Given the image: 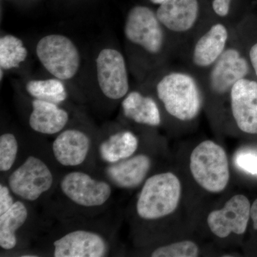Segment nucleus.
<instances>
[{"instance_id":"1","label":"nucleus","mask_w":257,"mask_h":257,"mask_svg":"<svg viewBox=\"0 0 257 257\" xmlns=\"http://www.w3.org/2000/svg\"><path fill=\"white\" fill-rule=\"evenodd\" d=\"M124 34L130 51L131 65L144 81L169 64L173 48L156 11L143 5L133 7L125 20Z\"/></svg>"},{"instance_id":"2","label":"nucleus","mask_w":257,"mask_h":257,"mask_svg":"<svg viewBox=\"0 0 257 257\" xmlns=\"http://www.w3.org/2000/svg\"><path fill=\"white\" fill-rule=\"evenodd\" d=\"M143 82V87L155 96L161 109L176 121H194L205 106L199 79L183 66L167 64Z\"/></svg>"},{"instance_id":"3","label":"nucleus","mask_w":257,"mask_h":257,"mask_svg":"<svg viewBox=\"0 0 257 257\" xmlns=\"http://www.w3.org/2000/svg\"><path fill=\"white\" fill-rule=\"evenodd\" d=\"M113 187L100 175L85 170L67 171L59 179L54 194L57 196V212L66 220L80 221L105 210L112 199Z\"/></svg>"},{"instance_id":"4","label":"nucleus","mask_w":257,"mask_h":257,"mask_svg":"<svg viewBox=\"0 0 257 257\" xmlns=\"http://www.w3.org/2000/svg\"><path fill=\"white\" fill-rule=\"evenodd\" d=\"M244 77H254L252 69L236 35L233 34L227 48L215 64L199 81L204 92L205 105L220 109L229 101L235 83ZM255 78V77H254Z\"/></svg>"},{"instance_id":"5","label":"nucleus","mask_w":257,"mask_h":257,"mask_svg":"<svg viewBox=\"0 0 257 257\" xmlns=\"http://www.w3.org/2000/svg\"><path fill=\"white\" fill-rule=\"evenodd\" d=\"M234 31L232 24L210 16L177 57L198 79L220 58Z\"/></svg>"},{"instance_id":"6","label":"nucleus","mask_w":257,"mask_h":257,"mask_svg":"<svg viewBox=\"0 0 257 257\" xmlns=\"http://www.w3.org/2000/svg\"><path fill=\"white\" fill-rule=\"evenodd\" d=\"M59 179L45 159L32 154L7 175L5 182L18 199L33 204L52 194Z\"/></svg>"},{"instance_id":"7","label":"nucleus","mask_w":257,"mask_h":257,"mask_svg":"<svg viewBox=\"0 0 257 257\" xmlns=\"http://www.w3.org/2000/svg\"><path fill=\"white\" fill-rule=\"evenodd\" d=\"M182 196V185L172 172H162L146 179L139 194L135 211L144 221H157L177 209Z\"/></svg>"},{"instance_id":"8","label":"nucleus","mask_w":257,"mask_h":257,"mask_svg":"<svg viewBox=\"0 0 257 257\" xmlns=\"http://www.w3.org/2000/svg\"><path fill=\"white\" fill-rule=\"evenodd\" d=\"M157 18L170 39L175 57L211 15H204L199 0H165L159 5Z\"/></svg>"},{"instance_id":"9","label":"nucleus","mask_w":257,"mask_h":257,"mask_svg":"<svg viewBox=\"0 0 257 257\" xmlns=\"http://www.w3.org/2000/svg\"><path fill=\"white\" fill-rule=\"evenodd\" d=\"M75 223L52 239L49 256L104 257L112 253V236L102 228Z\"/></svg>"},{"instance_id":"10","label":"nucleus","mask_w":257,"mask_h":257,"mask_svg":"<svg viewBox=\"0 0 257 257\" xmlns=\"http://www.w3.org/2000/svg\"><path fill=\"white\" fill-rule=\"evenodd\" d=\"M190 171L196 182L209 192H222L229 182L226 152L211 140L202 142L194 149L190 156Z\"/></svg>"},{"instance_id":"11","label":"nucleus","mask_w":257,"mask_h":257,"mask_svg":"<svg viewBox=\"0 0 257 257\" xmlns=\"http://www.w3.org/2000/svg\"><path fill=\"white\" fill-rule=\"evenodd\" d=\"M96 140L85 128H65L56 135L51 145V154L61 167L68 170H85L87 165L95 162Z\"/></svg>"},{"instance_id":"12","label":"nucleus","mask_w":257,"mask_h":257,"mask_svg":"<svg viewBox=\"0 0 257 257\" xmlns=\"http://www.w3.org/2000/svg\"><path fill=\"white\" fill-rule=\"evenodd\" d=\"M39 60L47 72L62 81L75 77L81 65V56L69 37L52 34L42 37L36 47Z\"/></svg>"},{"instance_id":"13","label":"nucleus","mask_w":257,"mask_h":257,"mask_svg":"<svg viewBox=\"0 0 257 257\" xmlns=\"http://www.w3.org/2000/svg\"><path fill=\"white\" fill-rule=\"evenodd\" d=\"M96 78L101 94L111 101L122 100L130 91L127 64L114 48H104L96 59Z\"/></svg>"},{"instance_id":"14","label":"nucleus","mask_w":257,"mask_h":257,"mask_svg":"<svg viewBox=\"0 0 257 257\" xmlns=\"http://www.w3.org/2000/svg\"><path fill=\"white\" fill-rule=\"evenodd\" d=\"M228 102L231 117L240 131L257 135V79L244 77L238 80Z\"/></svg>"},{"instance_id":"15","label":"nucleus","mask_w":257,"mask_h":257,"mask_svg":"<svg viewBox=\"0 0 257 257\" xmlns=\"http://www.w3.org/2000/svg\"><path fill=\"white\" fill-rule=\"evenodd\" d=\"M251 217V204L247 197L236 194L230 198L224 207L209 213L207 224L211 232L219 238L231 233L243 234Z\"/></svg>"},{"instance_id":"16","label":"nucleus","mask_w":257,"mask_h":257,"mask_svg":"<svg viewBox=\"0 0 257 257\" xmlns=\"http://www.w3.org/2000/svg\"><path fill=\"white\" fill-rule=\"evenodd\" d=\"M152 167V160L148 155L135 154L117 163L101 166L100 175L113 187L128 190L144 184Z\"/></svg>"},{"instance_id":"17","label":"nucleus","mask_w":257,"mask_h":257,"mask_svg":"<svg viewBox=\"0 0 257 257\" xmlns=\"http://www.w3.org/2000/svg\"><path fill=\"white\" fill-rule=\"evenodd\" d=\"M139 146L140 140L132 130H109L96 140L95 158L101 166L112 165L133 156Z\"/></svg>"},{"instance_id":"18","label":"nucleus","mask_w":257,"mask_h":257,"mask_svg":"<svg viewBox=\"0 0 257 257\" xmlns=\"http://www.w3.org/2000/svg\"><path fill=\"white\" fill-rule=\"evenodd\" d=\"M122 116L135 124L157 127L162 123V111L156 98L145 87L130 91L121 101Z\"/></svg>"},{"instance_id":"19","label":"nucleus","mask_w":257,"mask_h":257,"mask_svg":"<svg viewBox=\"0 0 257 257\" xmlns=\"http://www.w3.org/2000/svg\"><path fill=\"white\" fill-rule=\"evenodd\" d=\"M70 116L60 104L33 99L29 116V126L32 131L42 135H57L67 128Z\"/></svg>"},{"instance_id":"20","label":"nucleus","mask_w":257,"mask_h":257,"mask_svg":"<svg viewBox=\"0 0 257 257\" xmlns=\"http://www.w3.org/2000/svg\"><path fill=\"white\" fill-rule=\"evenodd\" d=\"M29 203L18 199L9 211L0 215V248L15 251L20 243V232L32 220V209Z\"/></svg>"},{"instance_id":"21","label":"nucleus","mask_w":257,"mask_h":257,"mask_svg":"<svg viewBox=\"0 0 257 257\" xmlns=\"http://www.w3.org/2000/svg\"><path fill=\"white\" fill-rule=\"evenodd\" d=\"M27 92L33 99L61 104L67 100L68 93L62 80L56 78L33 79L25 86Z\"/></svg>"},{"instance_id":"22","label":"nucleus","mask_w":257,"mask_h":257,"mask_svg":"<svg viewBox=\"0 0 257 257\" xmlns=\"http://www.w3.org/2000/svg\"><path fill=\"white\" fill-rule=\"evenodd\" d=\"M234 27L253 75L257 79V20L251 18H243L240 20Z\"/></svg>"},{"instance_id":"23","label":"nucleus","mask_w":257,"mask_h":257,"mask_svg":"<svg viewBox=\"0 0 257 257\" xmlns=\"http://www.w3.org/2000/svg\"><path fill=\"white\" fill-rule=\"evenodd\" d=\"M28 51L20 38L6 35L0 38V67L4 70L18 68L27 60Z\"/></svg>"},{"instance_id":"24","label":"nucleus","mask_w":257,"mask_h":257,"mask_svg":"<svg viewBox=\"0 0 257 257\" xmlns=\"http://www.w3.org/2000/svg\"><path fill=\"white\" fill-rule=\"evenodd\" d=\"M20 142L13 133H4L0 135V172L8 175L16 165L20 154Z\"/></svg>"},{"instance_id":"25","label":"nucleus","mask_w":257,"mask_h":257,"mask_svg":"<svg viewBox=\"0 0 257 257\" xmlns=\"http://www.w3.org/2000/svg\"><path fill=\"white\" fill-rule=\"evenodd\" d=\"M199 247L194 241L185 240L165 246H159L152 251V257H196Z\"/></svg>"},{"instance_id":"26","label":"nucleus","mask_w":257,"mask_h":257,"mask_svg":"<svg viewBox=\"0 0 257 257\" xmlns=\"http://www.w3.org/2000/svg\"><path fill=\"white\" fill-rule=\"evenodd\" d=\"M233 2L234 0H211V16L234 25L231 19Z\"/></svg>"},{"instance_id":"27","label":"nucleus","mask_w":257,"mask_h":257,"mask_svg":"<svg viewBox=\"0 0 257 257\" xmlns=\"http://www.w3.org/2000/svg\"><path fill=\"white\" fill-rule=\"evenodd\" d=\"M236 165L241 170L257 175V154L250 151L240 152L235 158Z\"/></svg>"},{"instance_id":"28","label":"nucleus","mask_w":257,"mask_h":257,"mask_svg":"<svg viewBox=\"0 0 257 257\" xmlns=\"http://www.w3.org/2000/svg\"><path fill=\"white\" fill-rule=\"evenodd\" d=\"M6 182L0 184V215L9 211L18 200Z\"/></svg>"},{"instance_id":"29","label":"nucleus","mask_w":257,"mask_h":257,"mask_svg":"<svg viewBox=\"0 0 257 257\" xmlns=\"http://www.w3.org/2000/svg\"><path fill=\"white\" fill-rule=\"evenodd\" d=\"M251 218L253 221V229L257 230V199L251 207Z\"/></svg>"},{"instance_id":"30","label":"nucleus","mask_w":257,"mask_h":257,"mask_svg":"<svg viewBox=\"0 0 257 257\" xmlns=\"http://www.w3.org/2000/svg\"><path fill=\"white\" fill-rule=\"evenodd\" d=\"M150 1L152 3H153V4L160 5L162 4V3H164L165 0H150Z\"/></svg>"},{"instance_id":"31","label":"nucleus","mask_w":257,"mask_h":257,"mask_svg":"<svg viewBox=\"0 0 257 257\" xmlns=\"http://www.w3.org/2000/svg\"><path fill=\"white\" fill-rule=\"evenodd\" d=\"M0 72H1V76H0V77H1V81L2 79H3V75H4V73H3V71H4V69H0Z\"/></svg>"}]
</instances>
